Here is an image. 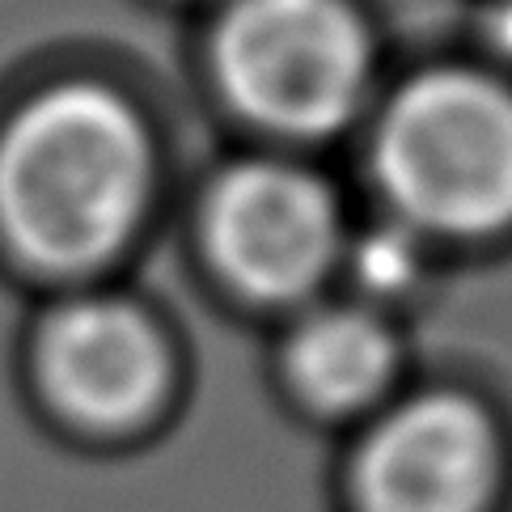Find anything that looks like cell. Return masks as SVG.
<instances>
[{"label": "cell", "instance_id": "3957f363", "mask_svg": "<svg viewBox=\"0 0 512 512\" xmlns=\"http://www.w3.org/2000/svg\"><path fill=\"white\" fill-rule=\"evenodd\" d=\"M216 77L237 111L288 136H322L356 111L369 47L343 0H233Z\"/></svg>", "mask_w": 512, "mask_h": 512}, {"label": "cell", "instance_id": "ba28073f", "mask_svg": "<svg viewBox=\"0 0 512 512\" xmlns=\"http://www.w3.org/2000/svg\"><path fill=\"white\" fill-rule=\"evenodd\" d=\"M356 276L373 292H402L419 276V250L407 229L369 233L356 250Z\"/></svg>", "mask_w": 512, "mask_h": 512}, {"label": "cell", "instance_id": "52a82bcc", "mask_svg": "<svg viewBox=\"0 0 512 512\" xmlns=\"http://www.w3.org/2000/svg\"><path fill=\"white\" fill-rule=\"evenodd\" d=\"M394 347L390 335L369 314H331L309 318L288 347V377L305 402L318 411L364 407L390 377Z\"/></svg>", "mask_w": 512, "mask_h": 512}, {"label": "cell", "instance_id": "5b68a950", "mask_svg": "<svg viewBox=\"0 0 512 512\" xmlns=\"http://www.w3.org/2000/svg\"><path fill=\"white\" fill-rule=\"evenodd\" d=\"M216 271L254 301H292L331 267L339 246L335 204L301 170L242 166L216 182L204 212Z\"/></svg>", "mask_w": 512, "mask_h": 512}, {"label": "cell", "instance_id": "6da1fadb", "mask_svg": "<svg viewBox=\"0 0 512 512\" xmlns=\"http://www.w3.org/2000/svg\"><path fill=\"white\" fill-rule=\"evenodd\" d=\"M149 199L140 119L98 85L34 98L0 140V233L39 271L77 276L127 246Z\"/></svg>", "mask_w": 512, "mask_h": 512}, {"label": "cell", "instance_id": "9c48e42d", "mask_svg": "<svg viewBox=\"0 0 512 512\" xmlns=\"http://www.w3.org/2000/svg\"><path fill=\"white\" fill-rule=\"evenodd\" d=\"M487 34H491V43H496L504 56H512V0H500V5L491 9V17H487Z\"/></svg>", "mask_w": 512, "mask_h": 512}, {"label": "cell", "instance_id": "8992f818", "mask_svg": "<svg viewBox=\"0 0 512 512\" xmlns=\"http://www.w3.org/2000/svg\"><path fill=\"white\" fill-rule=\"evenodd\" d=\"M491 436L462 398H419L381 424L356 462L360 512H479Z\"/></svg>", "mask_w": 512, "mask_h": 512}, {"label": "cell", "instance_id": "7a4b0ae2", "mask_svg": "<svg viewBox=\"0 0 512 512\" xmlns=\"http://www.w3.org/2000/svg\"><path fill=\"white\" fill-rule=\"evenodd\" d=\"M377 178L415 229L491 233L512 221V98L470 72H432L394 98Z\"/></svg>", "mask_w": 512, "mask_h": 512}, {"label": "cell", "instance_id": "277c9868", "mask_svg": "<svg viewBox=\"0 0 512 512\" xmlns=\"http://www.w3.org/2000/svg\"><path fill=\"white\" fill-rule=\"evenodd\" d=\"M43 398L85 432H132L161 411L174 364L161 331L136 305L81 297L47 314L34 339Z\"/></svg>", "mask_w": 512, "mask_h": 512}]
</instances>
